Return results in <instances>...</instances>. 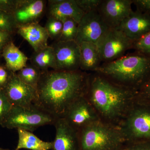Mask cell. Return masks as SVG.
Listing matches in <instances>:
<instances>
[{
	"instance_id": "25",
	"label": "cell",
	"mask_w": 150,
	"mask_h": 150,
	"mask_svg": "<svg viewBox=\"0 0 150 150\" xmlns=\"http://www.w3.org/2000/svg\"><path fill=\"white\" fill-rule=\"evenodd\" d=\"M18 26L13 14L0 11V30L13 34L16 32Z\"/></svg>"
},
{
	"instance_id": "20",
	"label": "cell",
	"mask_w": 150,
	"mask_h": 150,
	"mask_svg": "<svg viewBox=\"0 0 150 150\" xmlns=\"http://www.w3.org/2000/svg\"><path fill=\"white\" fill-rule=\"evenodd\" d=\"M18 143L14 150L21 149L30 150H52L53 142L42 141L30 131L21 129H18Z\"/></svg>"
},
{
	"instance_id": "16",
	"label": "cell",
	"mask_w": 150,
	"mask_h": 150,
	"mask_svg": "<svg viewBox=\"0 0 150 150\" xmlns=\"http://www.w3.org/2000/svg\"><path fill=\"white\" fill-rule=\"evenodd\" d=\"M48 1V17L61 21L70 18L79 23L84 14L78 6L76 0H50Z\"/></svg>"
},
{
	"instance_id": "7",
	"label": "cell",
	"mask_w": 150,
	"mask_h": 150,
	"mask_svg": "<svg viewBox=\"0 0 150 150\" xmlns=\"http://www.w3.org/2000/svg\"><path fill=\"white\" fill-rule=\"evenodd\" d=\"M134 41L117 28L108 30L96 43L101 62L108 63L124 56Z\"/></svg>"
},
{
	"instance_id": "29",
	"label": "cell",
	"mask_w": 150,
	"mask_h": 150,
	"mask_svg": "<svg viewBox=\"0 0 150 150\" xmlns=\"http://www.w3.org/2000/svg\"><path fill=\"white\" fill-rule=\"evenodd\" d=\"M19 0H0V11L13 14Z\"/></svg>"
},
{
	"instance_id": "13",
	"label": "cell",
	"mask_w": 150,
	"mask_h": 150,
	"mask_svg": "<svg viewBox=\"0 0 150 150\" xmlns=\"http://www.w3.org/2000/svg\"><path fill=\"white\" fill-rule=\"evenodd\" d=\"M117 29L135 42L150 32V16L137 10L133 11Z\"/></svg>"
},
{
	"instance_id": "26",
	"label": "cell",
	"mask_w": 150,
	"mask_h": 150,
	"mask_svg": "<svg viewBox=\"0 0 150 150\" xmlns=\"http://www.w3.org/2000/svg\"><path fill=\"white\" fill-rule=\"evenodd\" d=\"M133 49L150 59V32L139 40L135 41Z\"/></svg>"
},
{
	"instance_id": "30",
	"label": "cell",
	"mask_w": 150,
	"mask_h": 150,
	"mask_svg": "<svg viewBox=\"0 0 150 150\" xmlns=\"http://www.w3.org/2000/svg\"><path fill=\"white\" fill-rule=\"evenodd\" d=\"M12 73L5 65H0V90H3L5 87Z\"/></svg>"
},
{
	"instance_id": "36",
	"label": "cell",
	"mask_w": 150,
	"mask_h": 150,
	"mask_svg": "<svg viewBox=\"0 0 150 150\" xmlns=\"http://www.w3.org/2000/svg\"><path fill=\"white\" fill-rule=\"evenodd\" d=\"M3 150H11L7 149H3Z\"/></svg>"
},
{
	"instance_id": "21",
	"label": "cell",
	"mask_w": 150,
	"mask_h": 150,
	"mask_svg": "<svg viewBox=\"0 0 150 150\" xmlns=\"http://www.w3.org/2000/svg\"><path fill=\"white\" fill-rule=\"evenodd\" d=\"M30 61L31 64L42 71H48L49 68L56 69L54 49L51 46H48L40 51L33 52Z\"/></svg>"
},
{
	"instance_id": "12",
	"label": "cell",
	"mask_w": 150,
	"mask_h": 150,
	"mask_svg": "<svg viewBox=\"0 0 150 150\" xmlns=\"http://www.w3.org/2000/svg\"><path fill=\"white\" fill-rule=\"evenodd\" d=\"M3 91L13 106L21 107L32 105L37 94L35 88L22 81L14 72Z\"/></svg>"
},
{
	"instance_id": "19",
	"label": "cell",
	"mask_w": 150,
	"mask_h": 150,
	"mask_svg": "<svg viewBox=\"0 0 150 150\" xmlns=\"http://www.w3.org/2000/svg\"><path fill=\"white\" fill-rule=\"evenodd\" d=\"M2 56L5 61L6 67L14 73L18 72L27 65L28 58L13 42L9 43L3 49Z\"/></svg>"
},
{
	"instance_id": "31",
	"label": "cell",
	"mask_w": 150,
	"mask_h": 150,
	"mask_svg": "<svg viewBox=\"0 0 150 150\" xmlns=\"http://www.w3.org/2000/svg\"><path fill=\"white\" fill-rule=\"evenodd\" d=\"M120 150H150V141L135 143H125Z\"/></svg>"
},
{
	"instance_id": "32",
	"label": "cell",
	"mask_w": 150,
	"mask_h": 150,
	"mask_svg": "<svg viewBox=\"0 0 150 150\" xmlns=\"http://www.w3.org/2000/svg\"><path fill=\"white\" fill-rule=\"evenodd\" d=\"M137 10L150 16V0H132Z\"/></svg>"
},
{
	"instance_id": "14",
	"label": "cell",
	"mask_w": 150,
	"mask_h": 150,
	"mask_svg": "<svg viewBox=\"0 0 150 150\" xmlns=\"http://www.w3.org/2000/svg\"><path fill=\"white\" fill-rule=\"evenodd\" d=\"M46 3L44 0H19L13 13L18 25L38 22L45 12Z\"/></svg>"
},
{
	"instance_id": "34",
	"label": "cell",
	"mask_w": 150,
	"mask_h": 150,
	"mask_svg": "<svg viewBox=\"0 0 150 150\" xmlns=\"http://www.w3.org/2000/svg\"><path fill=\"white\" fill-rule=\"evenodd\" d=\"M137 97L150 101V78L140 90Z\"/></svg>"
},
{
	"instance_id": "8",
	"label": "cell",
	"mask_w": 150,
	"mask_h": 150,
	"mask_svg": "<svg viewBox=\"0 0 150 150\" xmlns=\"http://www.w3.org/2000/svg\"><path fill=\"white\" fill-rule=\"evenodd\" d=\"M63 118L77 132L101 121L86 95L81 97L70 105Z\"/></svg>"
},
{
	"instance_id": "2",
	"label": "cell",
	"mask_w": 150,
	"mask_h": 150,
	"mask_svg": "<svg viewBox=\"0 0 150 150\" xmlns=\"http://www.w3.org/2000/svg\"><path fill=\"white\" fill-rule=\"evenodd\" d=\"M138 94V91L95 73L90 75L86 96L101 121L118 126Z\"/></svg>"
},
{
	"instance_id": "23",
	"label": "cell",
	"mask_w": 150,
	"mask_h": 150,
	"mask_svg": "<svg viewBox=\"0 0 150 150\" xmlns=\"http://www.w3.org/2000/svg\"><path fill=\"white\" fill-rule=\"evenodd\" d=\"M63 23L62 33L56 41H69L75 40L78 34V23L72 19H67Z\"/></svg>"
},
{
	"instance_id": "15",
	"label": "cell",
	"mask_w": 150,
	"mask_h": 150,
	"mask_svg": "<svg viewBox=\"0 0 150 150\" xmlns=\"http://www.w3.org/2000/svg\"><path fill=\"white\" fill-rule=\"evenodd\" d=\"M54 126L56 133L52 150H79L78 132L64 118H57Z\"/></svg>"
},
{
	"instance_id": "33",
	"label": "cell",
	"mask_w": 150,
	"mask_h": 150,
	"mask_svg": "<svg viewBox=\"0 0 150 150\" xmlns=\"http://www.w3.org/2000/svg\"><path fill=\"white\" fill-rule=\"evenodd\" d=\"M13 34L11 33L0 30V52L2 53L4 48L8 44L13 42Z\"/></svg>"
},
{
	"instance_id": "22",
	"label": "cell",
	"mask_w": 150,
	"mask_h": 150,
	"mask_svg": "<svg viewBox=\"0 0 150 150\" xmlns=\"http://www.w3.org/2000/svg\"><path fill=\"white\" fill-rule=\"evenodd\" d=\"M42 71L32 64L26 65L17 73L20 79L36 90Z\"/></svg>"
},
{
	"instance_id": "11",
	"label": "cell",
	"mask_w": 150,
	"mask_h": 150,
	"mask_svg": "<svg viewBox=\"0 0 150 150\" xmlns=\"http://www.w3.org/2000/svg\"><path fill=\"white\" fill-rule=\"evenodd\" d=\"M132 0H102L98 11L109 28H117L131 13Z\"/></svg>"
},
{
	"instance_id": "18",
	"label": "cell",
	"mask_w": 150,
	"mask_h": 150,
	"mask_svg": "<svg viewBox=\"0 0 150 150\" xmlns=\"http://www.w3.org/2000/svg\"><path fill=\"white\" fill-rule=\"evenodd\" d=\"M79 44L80 49V70L95 72L102 62L96 43L82 42Z\"/></svg>"
},
{
	"instance_id": "10",
	"label": "cell",
	"mask_w": 150,
	"mask_h": 150,
	"mask_svg": "<svg viewBox=\"0 0 150 150\" xmlns=\"http://www.w3.org/2000/svg\"><path fill=\"white\" fill-rule=\"evenodd\" d=\"M109 28L103 19L98 11L84 14L78 23V34L75 41L96 43Z\"/></svg>"
},
{
	"instance_id": "24",
	"label": "cell",
	"mask_w": 150,
	"mask_h": 150,
	"mask_svg": "<svg viewBox=\"0 0 150 150\" xmlns=\"http://www.w3.org/2000/svg\"><path fill=\"white\" fill-rule=\"evenodd\" d=\"M63 23L61 21L51 17H48L45 28L51 39L57 40L62 33Z\"/></svg>"
},
{
	"instance_id": "37",
	"label": "cell",
	"mask_w": 150,
	"mask_h": 150,
	"mask_svg": "<svg viewBox=\"0 0 150 150\" xmlns=\"http://www.w3.org/2000/svg\"><path fill=\"white\" fill-rule=\"evenodd\" d=\"M3 149H2V148H0V150H3Z\"/></svg>"
},
{
	"instance_id": "1",
	"label": "cell",
	"mask_w": 150,
	"mask_h": 150,
	"mask_svg": "<svg viewBox=\"0 0 150 150\" xmlns=\"http://www.w3.org/2000/svg\"><path fill=\"white\" fill-rule=\"evenodd\" d=\"M89 78L80 70L42 71L33 104L56 118H64L70 105L86 95Z\"/></svg>"
},
{
	"instance_id": "35",
	"label": "cell",
	"mask_w": 150,
	"mask_h": 150,
	"mask_svg": "<svg viewBox=\"0 0 150 150\" xmlns=\"http://www.w3.org/2000/svg\"><path fill=\"white\" fill-rule=\"evenodd\" d=\"M2 57V53L0 52V59H1Z\"/></svg>"
},
{
	"instance_id": "3",
	"label": "cell",
	"mask_w": 150,
	"mask_h": 150,
	"mask_svg": "<svg viewBox=\"0 0 150 150\" xmlns=\"http://www.w3.org/2000/svg\"><path fill=\"white\" fill-rule=\"evenodd\" d=\"M94 72L139 92L150 78V59L135 51L112 62L103 63Z\"/></svg>"
},
{
	"instance_id": "6",
	"label": "cell",
	"mask_w": 150,
	"mask_h": 150,
	"mask_svg": "<svg viewBox=\"0 0 150 150\" xmlns=\"http://www.w3.org/2000/svg\"><path fill=\"white\" fill-rule=\"evenodd\" d=\"M56 119L33 104L29 107L13 106L1 126L8 129H21L33 132L41 126L54 125Z\"/></svg>"
},
{
	"instance_id": "5",
	"label": "cell",
	"mask_w": 150,
	"mask_h": 150,
	"mask_svg": "<svg viewBox=\"0 0 150 150\" xmlns=\"http://www.w3.org/2000/svg\"><path fill=\"white\" fill-rule=\"evenodd\" d=\"M118 127L125 143L150 142V100L137 96Z\"/></svg>"
},
{
	"instance_id": "28",
	"label": "cell",
	"mask_w": 150,
	"mask_h": 150,
	"mask_svg": "<svg viewBox=\"0 0 150 150\" xmlns=\"http://www.w3.org/2000/svg\"><path fill=\"white\" fill-rule=\"evenodd\" d=\"M12 106L3 91L0 90V125Z\"/></svg>"
},
{
	"instance_id": "17",
	"label": "cell",
	"mask_w": 150,
	"mask_h": 150,
	"mask_svg": "<svg viewBox=\"0 0 150 150\" xmlns=\"http://www.w3.org/2000/svg\"><path fill=\"white\" fill-rule=\"evenodd\" d=\"M16 32L32 46L34 52H37L48 46L49 38L45 27L38 22L18 25Z\"/></svg>"
},
{
	"instance_id": "27",
	"label": "cell",
	"mask_w": 150,
	"mask_h": 150,
	"mask_svg": "<svg viewBox=\"0 0 150 150\" xmlns=\"http://www.w3.org/2000/svg\"><path fill=\"white\" fill-rule=\"evenodd\" d=\"M102 1V0H76L78 6L84 13L98 10Z\"/></svg>"
},
{
	"instance_id": "4",
	"label": "cell",
	"mask_w": 150,
	"mask_h": 150,
	"mask_svg": "<svg viewBox=\"0 0 150 150\" xmlns=\"http://www.w3.org/2000/svg\"><path fill=\"white\" fill-rule=\"evenodd\" d=\"M79 150H120L125 139L118 126L102 121L78 131Z\"/></svg>"
},
{
	"instance_id": "9",
	"label": "cell",
	"mask_w": 150,
	"mask_h": 150,
	"mask_svg": "<svg viewBox=\"0 0 150 150\" xmlns=\"http://www.w3.org/2000/svg\"><path fill=\"white\" fill-rule=\"evenodd\" d=\"M54 49L57 71H74L80 70V49L75 40L56 41Z\"/></svg>"
}]
</instances>
